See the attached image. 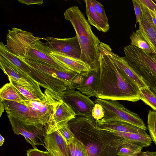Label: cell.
Segmentation results:
<instances>
[{
    "label": "cell",
    "mask_w": 156,
    "mask_h": 156,
    "mask_svg": "<svg viewBox=\"0 0 156 156\" xmlns=\"http://www.w3.org/2000/svg\"><path fill=\"white\" fill-rule=\"evenodd\" d=\"M143 148L123 138L122 142L118 148L117 156H139Z\"/></svg>",
    "instance_id": "obj_24"
},
{
    "label": "cell",
    "mask_w": 156,
    "mask_h": 156,
    "mask_svg": "<svg viewBox=\"0 0 156 156\" xmlns=\"http://www.w3.org/2000/svg\"><path fill=\"white\" fill-rule=\"evenodd\" d=\"M44 93L43 98L38 100H29L21 95L23 101L20 103L27 106L36 120L44 127L63 100L61 95L51 90L45 89Z\"/></svg>",
    "instance_id": "obj_5"
},
{
    "label": "cell",
    "mask_w": 156,
    "mask_h": 156,
    "mask_svg": "<svg viewBox=\"0 0 156 156\" xmlns=\"http://www.w3.org/2000/svg\"><path fill=\"white\" fill-rule=\"evenodd\" d=\"M148 9L156 14V4L152 0H140Z\"/></svg>",
    "instance_id": "obj_35"
},
{
    "label": "cell",
    "mask_w": 156,
    "mask_h": 156,
    "mask_svg": "<svg viewBox=\"0 0 156 156\" xmlns=\"http://www.w3.org/2000/svg\"><path fill=\"white\" fill-rule=\"evenodd\" d=\"M154 1L156 3V0H154Z\"/></svg>",
    "instance_id": "obj_42"
},
{
    "label": "cell",
    "mask_w": 156,
    "mask_h": 156,
    "mask_svg": "<svg viewBox=\"0 0 156 156\" xmlns=\"http://www.w3.org/2000/svg\"><path fill=\"white\" fill-rule=\"evenodd\" d=\"M140 99L156 111V95L148 86L140 89Z\"/></svg>",
    "instance_id": "obj_27"
},
{
    "label": "cell",
    "mask_w": 156,
    "mask_h": 156,
    "mask_svg": "<svg viewBox=\"0 0 156 156\" xmlns=\"http://www.w3.org/2000/svg\"><path fill=\"white\" fill-rule=\"evenodd\" d=\"M18 1L21 3L28 5L33 4L40 5L42 4L44 2L42 0H18Z\"/></svg>",
    "instance_id": "obj_36"
},
{
    "label": "cell",
    "mask_w": 156,
    "mask_h": 156,
    "mask_svg": "<svg viewBox=\"0 0 156 156\" xmlns=\"http://www.w3.org/2000/svg\"><path fill=\"white\" fill-rule=\"evenodd\" d=\"M132 1L136 18V24L137 23L139 24L140 22L142 15L141 8L138 0H132Z\"/></svg>",
    "instance_id": "obj_34"
},
{
    "label": "cell",
    "mask_w": 156,
    "mask_h": 156,
    "mask_svg": "<svg viewBox=\"0 0 156 156\" xmlns=\"http://www.w3.org/2000/svg\"><path fill=\"white\" fill-rule=\"evenodd\" d=\"M67 145L70 156H90L85 145L75 137Z\"/></svg>",
    "instance_id": "obj_25"
},
{
    "label": "cell",
    "mask_w": 156,
    "mask_h": 156,
    "mask_svg": "<svg viewBox=\"0 0 156 156\" xmlns=\"http://www.w3.org/2000/svg\"><path fill=\"white\" fill-rule=\"evenodd\" d=\"M0 66L5 75L39 98L37 93L24 74L16 66L1 55H0Z\"/></svg>",
    "instance_id": "obj_16"
},
{
    "label": "cell",
    "mask_w": 156,
    "mask_h": 156,
    "mask_svg": "<svg viewBox=\"0 0 156 156\" xmlns=\"http://www.w3.org/2000/svg\"><path fill=\"white\" fill-rule=\"evenodd\" d=\"M18 58L30 67L57 83L66 86L67 89L75 90L82 82V75L74 71H63L44 62L33 59Z\"/></svg>",
    "instance_id": "obj_6"
},
{
    "label": "cell",
    "mask_w": 156,
    "mask_h": 156,
    "mask_svg": "<svg viewBox=\"0 0 156 156\" xmlns=\"http://www.w3.org/2000/svg\"><path fill=\"white\" fill-rule=\"evenodd\" d=\"M76 115L71 108L62 101L60 103L51 120L44 126L46 133L51 134L68 125Z\"/></svg>",
    "instance_id": "obj_13"
},
{
    "label": "cell",
    "mask_w": 156,
    "mask_h": 156,
    "mask_svg": "<svg viewBox=\"0 0 156 156\" xmlns=\"http://www.w3.org/2000/svg\"><path fill=\"white\" fill-rule=\"evenodd\" d=\"M99 49L100 76L97 98L133 102L140 100L138 85L121 74L101 42Z\"/></svg>",
    "instance_id": "obj_2"
},
{
    "label": "cell",
    "mask_w": 156,
    "mask_h": 156,
    "mask_svg": "<svg viewBox=\"0 0 156 156\" xmlns=\"http://www.w3.org/2000/svg\"><path fill=\"white\" fill-rule=\"evenodd\" d=\"M2 101L7 115L12 117L25 124L43 125L35 120L31 111L25 105L11 101Z\"/></svg>",
    "instance_id": "obj_15"
},
{
    "label": "cell",
    "mask_w": 156,
    "mask_h": 156,
    "mask_svg": "<svg viewBox=\"0 0 156 156\" xmlns=\"http://www.w3.org/2000/svg\"><path fill=\"white\" fill-rule=\"evenodd\" d=\"M7 116L14 134L22 135L34 149L37 148L36 146L39 145L44 147L46 131L43 125L25 124L12 117Z\"/></svg>",
    "instance_id": "obj_9"
},
{
    "label": "cell",
    "mask_w": 156,
    "mask_h": 156,
    "mask_svg": "<svg viewBox=\"0 0 156 156\" xmlns=\"http://www.w3.org/2000/svg\"><path fill=\"white\" fill-rule=\"evenodd\" d=\"M101 44L106 53L122 75L131 82L138 85L140 89L148 86L142 78L131 68L124 57L120 56L113 52L111 47L108 44L101 42Z\"/></svg>",
    "instance_id": "obj_12"
},
{
    "label": "cell",
    "mask_w": 156,
    "mask_h": 156,
    "mask_svg": "<svg viewBox=\"0 0 156 156\" xmlns=\"http://www.w3.org/2000/svg\"><path fill=\"white\" fill-rule=\"evenodd\" d=\"M0 99L19 103L23 101L17 90L10 82L5 84L0 88Z\"/></svg>",
    "instance_id": "obj_23"
},
{
    "label": "cell",
    "mask_w": 156,
    "mask_h": 156,
    "mask_svg": "<svg viewBox=\"0 0 156 156\" xmlns=\"http://www.w3.org/2000/svg\"><path fill=\"white\" fill-rule=\"evenodd\" d=\"M5 139L4 137L0 134V146H1L3 144Z\"/></svg>",
    "instance_id": "obj_40"
},
{
    "label": "cell",
    "mask_w": 156,
    "mask_h": 156,
    "mask_svg": "<svg viewBox=\"0 0 156 156\" xmlns=\"http://www.w3.org/2000/svg\"><path fill=\"white\" fill-rule=\"evenodd\" d=\"M58 130L67 144L71 142L75 138L74 135L68 125L62 127Z\"/></svg>",
    "instance_id": "obj_31"
},
{
    "label": "cell",
    "mask_w": 156,
    "mask_h": 156,
    "mask_svg": "<svg viewBox=\"0 0 156 156\" xmlns=\"http://www.w3.org/2000/svg\"><path fill=\"white\" fill-rule=\"evenodd\" d=\"M91 1L93 5L98 14L107 25H109L108 20L103 6L97 1L95 0H91Z\"/></svg>",
    "instance_id": "obj_30"
},
{
    "label": "cell",
    "mask_w": 156,
    "mask_h": 156,
    "mask_svg": "<svg viewBox=\"0 0 156 156\" xmlns=\"http://www.w3.org/2000/svg\"><path fill=\"white\" fill-rule=\"evenodd\" d=\"M8 77L9 82L16 88L20 95L30 101L38 100L41 99L10 77Z\"/></svg>",
    "instance_id": "obj_29"
},
{
    "label": "cell",
    "mask_w": 156,
    "mask_h": 156,
    "mask_svg": "<svg viewBox=\"0 0 156 156\" xmlns=\"http://www.w3.org/2000/svg\"><path fill=\"white\" fill-rule=\"evenodd\" d=\"M139 156H156V151H147L142 152Z\"/></svg>",
    "instance_id": "obj_37"
},
{
    "label": "cell",
    "mask_w": 156,
    "mask_h": 156,
    "mask_svg": "<svg viewBox=\"0 0 156 156\" xmlns=\"http://www.w3.org/2000/svg\"><path fill=\"white\" fill-rule=\"evenodd\" d=\"M5 110V107L2 100L0 99V116L1 117Z\"/></svg>",
    "instance_id": "obj_39"
},
{
    "label": "cell",
    "mask_w": 156,
    "mask_h": 156,
    "mask_svg": "<svg viewBox=\"0 0 156 156\" xmlns=\"http://www.w3.org/2000/svg\"><path fill=\"white\" fill-rule=\"evenodd\" d=\"M86 13L89 24L95 27L99 31L107 32L109 30V25H107L96 12L91 0H85Z\"/></svg>",
    "instance_id": "obj_22"
},
{
    "label": "cell",
    "mask_w": 156,
    "mask_h": 156,
    "mask_svg": "<svg viewBox=\"0 0 156 156\" xmlns=\"http://www.w3.org/2000/svg\"><path fill=\"white\" fill-rule=\"evenodd\" d=\"M142 15L138 29L136 32L141 35L156 54V27L149 12L148 8L138 0Z\"/></svg>",
    "instance_id": "obj_14"
},
{
    "label": "cell",
    "mask_w": 156,
    "mask_h": 156,
    "mask_svg": "<svg viewBox=\"0 0 156 156\" xmlns=\"http://www.w3.org/2000/svg\"><path fill=\"white\" fill-rule=\"evenodd\" d=\"M65 19L73 26L81 49L80 59L85 62L91 71L100 68L99 46L101 42L93 32L83 13L77 6L71 7L64 13Z\"/></svg>",
    "instance_id": "obj_3"
},
{
    "label": "cell",
    "mask_w": 156,
    "mask_h": 156,
    "mask_svg": "<svg viewBox=\"0 0 156 156\" xmlns=\"http://www.w3.org/2000/svg\"><path fill=\"white\" fill-rule=\"evenodd\" d=\"M114 135L122 138L137 146L147 147L151 145L152 140L145 130L138 133L109 131Z\"/></svg>",
    "instance_id": "obj_21"
},
{
    "label": "cell",
    "mask_w": 156,
    "mask_h": 156,
    "mask_svg": "<svg viewBox=\"0 0 156 156\" xmlns=\"http://www.w3.org/2000/svg\"><path fill=\"white\" fill-rule=\"evenodd\" d=\"M147 129L152 141L156 146V111H149L148 114Z\"/></svg>",
    "instance_id": "obj_28"
},
{
    "label": "cell",
    "mask_w": 156,
    "mask_h": 156,
    "mask_svg": "<svg viewBox=\"0 0 156 156\" xmlns=\"http://www.w3.org/2000/svg\"><path fill=\"white\" fill-rule=\"evenodd\" d=\"M151 90L156 95V87H152L150 88Z\"/></svg>",
    "instance_id": "obj_41"
},
{
    "label": "cell",
    "mask_w": 156,
    "mask_h": 156,
    "mask_svg": "<svg viewBox=\"0 0 156 156\" xmlns=\"http://www.w3.org/2000/svg\"><path fill=\"white\" fill-rule=\"evenodd\" d=\"M68 125L75 137L85 145L90 156H117L123 138L99 129L92 116L76 115Z\"/></svg>",
    "instance_id": "obj_1"
},
{
    "label": "cell",
    "mask_w": 156,
    "mask_h": 156,
    "mask_svg": "<svg viewBox=\"0 0 156 156\" xmlns=\"http://www.w3.org/2000/svg\"><path fill=\"white\" fill-rule=\"evenodd\" d=\"M41 38L34 36L31 37L26 43L16 56L42 62L63 71H73L50 55L49 49L45 43L40 41Z\"/></svg>",
    "instance_id": "obj_8"
},
{
    "label": "cell",
    "mask_w": 156,
    "mask_h": 156,
    "mask_svg": "<svg viewBox=\"0 0 156 156\" xmlns=\"http://www.w3.org/2000/svg\"><path fill=\"white\" fill-rule=\"evenodd\" d=\"M98 128L108 131L138 133L145 130L130 123L119 120H96Z\"/></svg>",
    "instance_id": "obj_20"
},
{
    "label": "cell",
    "mask_w": 156,
    "mask_h": 156,
    "mask_svg": "<svg viewBox=\"0 0 156 156\" xmlns=\"http://www.w3.org/2000/svg\"><path fill=\"white\" fill-rule=\"evenodd\" d=\"M148 11L151 16L152 21L154 26L156 27V14L149 9H148Z\"/></svg>",
    "instance_id": "obj_38"
},
{
    "label": "cell",
    "mask_w": 156,
    "mask_h": 156,
    "mask_svg": "<svg viewBox=\"0 0 156 156\" xmlns=\"http://www.w3.org/2000/svg\"><path fill=\"white\" fill-rule=\"evenodd\" d=\"M130 44L141 49L147 53H155L144 38L136 32H133L130 35Z\"/></svg>",
    "instance_id": "obj_26"
},
{
    "label": "cell",
    "mask_w": 156,
    "mask_h": 156,
    "mask_svg": "<svg viewBox=\"0 0 156 156\" xmlns=\"http://www.w3.org/2000/svg\"><path fill=\"white\" fill-rule=\"evenodd\" d=\"M82 76L83 81L76 89L89 98H97L99 80V69L90 71L86 74Z\"/></svg>",
    "instance_id": "obj_19"
},
{
    "label": "cell",
    "mask_w": 156,
    "mask_h": 156,
    "mask_svg": "<svg viewBox=\"0 0 156 156\" xmlns=\"http://www.w3.org/2000/svg\"><path fill=\"white\" fill-rule=\"evenodd\" d=\"M61 96L63 101L73 110L77 116H92V111L95 104L89 97L80 91L67 89Z\"/></svg>",
    "instance_id": "obj_10"
},
{
    "label": "cell",
    "mask_w": 156,
    "mask_h": 156,
    "mask_svg": "<svg viewBox=\"0 0 156 156\" xmlns=\"http://www.w3.org/2000/svg\"><path fill=\"white\" fill-rule=\"evenodd\" d=\"M44 144L46 149L54 156H70L67 144L58 130L46 133Z\"/></svg>",
    "instance_id": "obj_17"
},
{
    "label": "cell",
    "mask_w": 156,
    "mask_h": 156,
    "mask_svg": "<svg viewBox=\"0 0 156 156\" xmlns=\"http://www.w3.org/2000/svg\"><path fill=\"white\" fill-rule=\"evenodd\" d=\"M95 104L103 108L104 116L103 121L119 120L130 123L145 131L147 128L144 121L137 114L130 111L117 101L97 98Z\"/></svg>",
    "instance_id": "obj_7"
},
{
    "label": "cell",
    "mask_w": 156,
    "mask_h": 156,
    "mask_svg": "<svg viewBox=\"0 0 156 156\" xmlns=\"http://www.w3.org/2000/svg\"><path fill=\"white\" fill-rule=\"evenodd\" d=\"M125 59L150 87H156V54L147 53L128 44L123 49Z\"/></svg>",
    "instance_id": "obj_4"
},
{
    "label": "cell",
    "mask_w": 156,
    "mask_h": 156,
    "mask_svg": "<svg viewBox=\"0 0 156 156\" xmlns=\"http://www.w3.org/2000/svg\"><path fill=\"white\" fill-rule=\"evenodd\" d=\"M92 115L96 120H100L103 118L104 112L101 105L98 104H95L92 111Z\"/></svg>",
    "instance_id": "obj_32"
},
{
    "label": "cell",
    "mask_w": 156,
    "mask_h": 156,
    "mask_svg": "<svg viewBox=\"0 0 156 156\" xmlns=\"http://www.w3.org/2000/svg\"><path fill=\"white\" fill-rule=\"evenodd\" d=\"M49 53L51 56L64 64L71 70L82 75H84L91 71L88 65L80 59L50 49Z\"/></svg>",
    "instance_id": "obj_18"
},
{
    "label": "cell",
    "mask_w": 156,
    "mask_h": 156,
    "mask_svg": "<svg viewBox=\"0 0 156 156\" xmlns=\"http://www.w3.org/2000/svg\"><path fill=\"white\" fill-rule=\"evenodd\" d=\"M27 156H54L48 151H43L37 149H30L27 151Z\"/></svg>",
    "instance_id": "obj_33"
},
{
    "label": "cell",
    "mask_w": 156,
    "mask_h": 156,
    "mask_svg": "<svg viewBox=\"0 0 156 156\" xmlns=\"http://www.w3.org/2000/svg\"><path fill=\"white\" fill-rule=\"evenodd\" d=\"M41 39L45 40L46 45L50 50L59 51L80 59L81 49L76 35L69 38L49 37L42 38Z\"/></svg>",
    "instance_id": "obj_11"
}]
</instances>
